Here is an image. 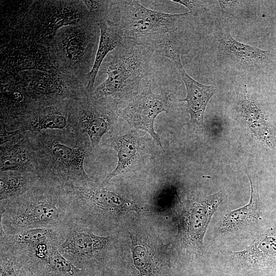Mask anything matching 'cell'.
Wrapping results in <instances>:
<instances>
[{"mask_svg":"<svg viewBox=\"0 0 276 276\" xmlns=\"http://www.w3.org/2000/svg\"><path fill=\"white\" fill-rule=\"evenodd\" d=\"M76 220L91 229L95 223L114 222L129 211H142L139 204L123 196L116 191L93 181L64 187Z\"/></svg>","mask_w":276,"mask_h":276,"instance_id":"obj_5","label":"cell"},{"mask_svg":"<svg viewBox=\"0 0 276 276\" xmlns=\"http://www.w3.org/2000/svg\"><path fill=\"white\" fill-rule=\"evenodd\" d=\"M89 276H109L107 275L105 271L96 272V273H90Z\"/></svg>","mask_w":276,"mask_h":276,"instance_id":"obj_28","label":"cell"},{"mask_svg":"<svg viewBox=\"0 0 276 276\" xmlns=\"http://www.w3.org/2000/svg\"><path fill=\"white\" fill-rule=\"evenodd\" d=\"M221 8L225 11L233 9L239 3L234 1H219Z\"/></svg>","mask_w":276,"mask_h":276,"instance_id":"obj_27","label":"cell"},{"mask_svg":"<svg viewBox=\"0 0 276 276\" xmlns=\"http://www.w3.org/2000/svg\"><path fill=\"white\" fill-rule=\"evenodd\" d=\"M28 262L37 276H89L64 258L57 246L51 247L41 258Z\"/></svg>","mask_w":276,"mask_h":276,"instance_id":"obj_18","label":"cell"},{"mask_svg":"<svg viewBox=\"0 0 276 276\" xmlns=\"http://www.w3.org/2000/svg\"><path fill=\"white\" fill-rule=\"evenodd\" d=\"M25 133L35 150L41 178L63 187L93 181L84 168L93 150L87 136L61 130Z\"/></svg>","mask_w":276,"mask_h":276,"instance_id":"obj_2","label":"cell"},{"mask_svg":"<svg viewBox=\"0 0 276 276\" xmlns=\"http://www.w3.org/2000/svg\"><path fill=\"white\" fill-rule=\"evenodd\" d=\"M222 200L221 192L208 196L200 201L186 203L179 224V233L183 242L199 252L211 218Z\"/></svg>","mask_w":276,"mask_h":276,"instance_id":"obj_10","label":"cell"},{"mask_svg":"<svg viewBox=\"0 0 276 276\" xmlns=\"http://www.w3.org/2000/svg\"><path fill=\"white\" fill-rule=\"evenodd\" d=\"M0 267L1 276H37L19 253L0 250Z\"/></svg>","mask_w":276,"mask_h":276,"instance_id":"obj_24","label":"cell"},{"mask_svg":"<svg viewBox=\"0 0 276 276\" xmlns=\"http://www.w3.org/2000/svg\"><path fill=\"white\" fill-rule=\"evenodd\" d=\"M240 263L247 268L268 271L276 269V236L263 235L245 249L233 252Z\"/></svg>","mask_w":276,"mask_h":276,"instance_id":"obj_17","label":"cell"},{"mask_svg":"<svg viewBox=\"0 0 276 276\" xmlns=\"http://www.w3.org/2000/svg\"><path fill=\"white\" fill-rule=\"evenodd\" d=\"M190 14L153 10L139 1H113L106 20L118 31L123 41L148 47L154 52L171 37L179 33Z\"/></svg>","mask_w":276,"mask_h":276,"instance_id":"obj_4","label":"cell"},{"mask_svg":"<svg viewBox=\"0 0 276 276\" xmlns=\"http://www.w3.org/2000/svg\"><path fill=\"white\" fill-rule=\"evenodd\" d=\"M66 228H31L8 235L1 227L0 250L27 254L42 244L58 246L64 240Z\"/></svg>","mask_w":276,"mask_h":276,"instance_id":"obj_14","label":"cell"},{"mask_svg":"<svg viewBox=\"0 0 276 276\" xmlns=\"http://www.w3.org/2000/svg\"><path fill=\"white\" fill-rule=\"evenodd\" d=\"M117 152L118 163L114 169L102 181L107 184L113 178L129 171L141 159L145 146L141 131L130 129L124 134L111 135L105 143Z\"/></svg>","mask_w":276,"mask_h":276,"instance_id":"obj_13","label":"cell"},{"mask_svg":"<svg viewBox=\"0 0 276 276\" xmlns=\"http://www.w3.org/2000/svg\"><path fill=\"white\" fill-rule=\"evenodd\" d=\"M24 133L23 138L18 142L1 145L0 172L8 171L31 172L40 176L35 150L29 138Z\"/></svg>","mask_w":276,"mask_h":276,"instance_id":"obj_16","label":"cell"},{"mask_svg":"<svg viewBox=\"0 0 276 276\" xmlns=\"http://www.w3.org/2000/svg\"><path fill=\"white\" fill-rule=\"evenodd\" d=\"M248 177L251 185L249 202L245 205L231 211L225 215L220 225L222 231L237 230L256 221L261 216V201L259 197L258 180H253Z\"/></svg>","mask_w":276,"mask_h":276,"instance_id":"obj_20","label":"cell"},{"mask_svg":"<svg viewBox=\"0 0 276 276\" xmlns=\"http://www.w3.org/2000/svg\"><path fill=\"white\" fill-rule=\"evenodd\" d=\"M154 54L148 47L123 41L103 62L98 73L107 78L91 94L120 108L138 94L143 80L152 74Z\"/></svg>","mask_w":276,"mask_h":276,"instance_id":"obj_3","label":"cell"},{"mask_svg":"<svg viewBox=\"0 0 276 276\" xmlns=\"http://www.w3.org/2000/svg\"><path fill=\"white\" fill-rule=\"evenodd\" d=\"M24 136V132L19 130L9 131L4 125L1 124V145L16 143Z\"/></svg>","mask_w":276,"mask_h":276,"instance_id":"obj_25","label":"cell"},{"mask_svg":"<svg viewBox=\"0 0 276 276\" xmlns=\"http://www.w3.org/2000/svg\"><path fill=\"white\" fill-rule=\"evenodd\" d=\"M0 225L8 235L31 228H66L76 219L64 187L41 178L23 194L1 201Z\"/></svg>","mask_w":276,"mask_h":276,"instance_id":"obj_1","label":"cell"},{"mask_svg":"<svg viewBox=\"0 0 276 276\" xmlns=\"http://www.w3.org/2000/svg\"><path fill=\"white\" fill-rule=\"evenodd\" d=\"M56 34L53 43L58 61L69 70L80 68L87 76L94 62L99 41L98 21L91 16L74 25L64 27Z\"/></svg>","mask_w":276,"mask_h":276,"instance_id":"obj_7","label":"cell"},{"mask_svg":"<svg viewBox=\"0 0 276 276\" xmlns=\"http://www.w3.org/2000/svg\"><path fill=\"white\" fill-rule=\"evenodd\" d=\"M174 64L187 90L186 98L178 101L187 102L191 124L197 129L201 130L204 126V115L206 106L216 93V88L212 85L201 84L192 78L184 69L181 61Z\"/></svg>","mask_w":276,"mask_h":276,"instance_id":"obj_15","label":"cell"},{"mask_svg":"<svg viewBox=\"0 0 276 276\" xmlns=\"http://www.w3.org/2000/svg\"><path fill=\"white\" fill-rule=\"evenodd\" d=\"M100 28L99 41L91 71L87 75L85 90L87 94H92L95 81L100 67L106 56L122 42L123 38L118 31L106 20L98 22Z\"/></svg>","mask_w":276,"mask_h":276,"instance_id":"obj_19","label":"cell"},{"mask_svg":"<svg viewBox=\"0 0 276 276\" xmlns=\"http://www.w3.org/2000/svg\"><path fill=\"white\" fill-rule=\"evenodd\" d=\"M151 86L150 81L143 85L136 95L118 109V114L127 122L130 128L148 133L164 151L160 136L155 130L154 122L160 113L168 112L172 107V95L168 90L155 94Z\"/></svg>","mask_w":276,"mask_h":276,"instance_id":"obj_9","label":"cell"},{"mask_svg":"<svg viewBox=\"0 0 276 276\" xmlns=\"http://www.w3.org/2000/svg\"><path fill=\"white\" fill-rule=\"evenodd\" d=\"M221 45L224 53L241 62H261L268 60L271 56L268 51L236 40L232 36L229 28H227L221 39Z\"/></svg>","mask_w":276,"mask_h":276,"instance_id":"obj_23","label":"cell"},{"mask_svg":"<svg viewBox=\"0 0 276 276\" xmlns=\"http://www.w3.org/2000/svg\"><path fill=\"white\" fill-rule=\"evenodd\" d=\"M39 13L35 37L39 40L53 39L62 28L78 24L90 16L88 11L67 2L50 5Z\"/></svg>","mask_w":276,"mask_h":276,"instance_id":"obj_12","label":"cell"},{"mask_svg":"<svg viewBox=\"0 0 276 276\" xmlns=\"http://www.w3.org/2000/svg\"><path fill=\"white\" fill-rule=\"evenodd\" d=\"M171 1L185 6L190 10L189 12L191 14H197L205 8L203 1L191 0H172Z\"/></svg>","mask_w":276,"mask_h":276,"instance_id":"obj_26","label":"cell"},{"mask_svg":"<svg viewBox=\"0 0 276 276\" xmlns=\"http://www.w3.org/2000/svg\"><path fill=\"white\" fill-rule=\"evenodd\" d=\"M0 174V201L11 200L23 194L41 179L31 172L8 171Z\"/></svg>","mask_w":276,"mask_h":276,"instance_id":"obj_21","label":"cell"},{"mask_svg":"<svg viewBox=\"0 0 276 276\" xmlns=\"http://www.w3.org/2000/svg\"><path fill=\"white\" fill-rule=\"evenodd\" d=\"M113 236L96 235L92 229L75 220L66 229L60 253L74 266L88 272L103 271L113 247Z\"/></svg>","mask_w":276,"mask_h":276,"instance_id":"obj_6","label":"cell"},{"mask_svg":"<svg viewBox=\"0 0 276 276\" xmlns=\"http://www.w3.org/2000/svg\"><path fill=\"white\" fill-rule=\"evenodd\" d=\"M119 108L105 99L84 94L69 104V124L71 132L87 135L92 149L97 147L106 133L115 128Z\"/></svg>","mask_w":276,"mask_h":276,"instance_id":"obj_8","label":"cell"},{"mask_svg":"<svg viewBox=\"0 0 276 276\" xmlns=\"http://www.w3.org/2000/svg\"><path fill=\"white\" fill-rule=\"evenodd\" d=\"M71 100L38 104L22 119L16 130L21 132L46 130L71 131L68 106Z\"/></svg>","mask_w":276,"mask_h":276,"instance_id":"obj_11","label":"cell"},{"mask_svg":"<svg viewBox=\"0 0 276 276\" xmlns=\"http://www.w3.org/2000/svg\"><path fill=\"white\" fill-rule=\"evenodd\" d=\"M133 262L139 276H160L154 250L142 237L130 234Z\"/></svg>","mask_w":276,"mask_h":276,"instance_id":"obj_22","label":"cell"}]
</instances>
